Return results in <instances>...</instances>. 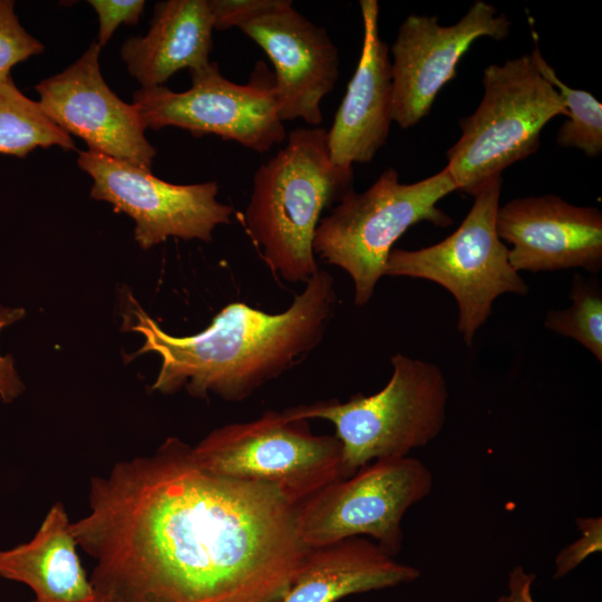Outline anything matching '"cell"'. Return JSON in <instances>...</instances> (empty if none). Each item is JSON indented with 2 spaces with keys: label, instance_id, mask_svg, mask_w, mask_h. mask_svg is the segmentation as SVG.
Masks as SVG:
<instances>
[{
  "label": "cell",
  "instance_id": "obj_9",
  "mask_svg": "<svg viewBox=\"0 0 602 602\" xmlns=\"http://www.w3.org/2000/svg\"><path fill=\"white\" fill-rule=\"evenodd\" d=\"M431 487L430 470L415 457L372 462L295 507L299 538L312 550L350 537L369 536L395 556L402 546L405 514Z\"/></svg>",
  "mask_w": 602,
  "mask_h": 602
},
{
  "label": "cell",
  "instance_id": "obj_8",
  "mask_svg": "<svg viewBox=\"0 0 602 602\" xmlns=\"http://www.w3.org/2000/svg\"><path fill=\"white\" fill-rule=\"evenodd\" d=\"M196 464L217 476L276 487L294 507L343 478L336 435H314L305 419L266 410L247 423L219 427L192 446Z\"/></svg>",
  "mask_w": 602,
  "mask_h": 602
},
{
  "label": "cell",
  "instance_id": "obj_4",
  "mask_svg": "<svg viewBox=\"0 0 602 602\" xmlns=\"http://www.w3.org/2000/svg\"><path fill=\"white\" fill-rule=\"evenodd\" d=\"M392 375L378 392L288 408L290 419H324L342 445L343 478L380 459L409 456L444 428L448 401L440 368L402 353L391 357Z\"/></svg>",
  "mask_w": 602,
  "mask_h": 602
},
{
  "label": "cell",
  "instance_id": "obj_20",
  "mask_svg": "<svg viewBox=\"0 0 602 602\" xmlns=\"http://www.w3.org/2000/svg\"><path fill=\"white\" fill-rule=\"evenodd\" d=\"M76 149L71 136L10 78L0 82V154L26 157L38 147Z\"/></svg>",
  "mask_w": 602,
  "mask_h": 602
},
{
  "label": "cell",
  "instance_id": "obj_13",
  "mask_svg": "<svg viewBox=\"0 0 602 602\" xmlns=\"http://www.w3.org/2000/svg\"><path fill=\"white\" fill-rule=\"evenodd\" d=\"M99 52L94 41L64 71L41 80L36 86L39 104L59 127L85 140L89 151L151 171L157 151L145 136L135 105L122 100L104 80Z\"/></svg>",
  "mask_w": 602,
  "mask_h": 602
},
{
  "label": "cell",
  "instance_id": "obj_16",
  "mask_svg": "<svg viewBox=\"0 0 602 602\" xmlns=\"http://www.w3.org/2000/svg\"><path fill=\"white\" fill-rule=\"evenodd\" d=\"M363 41L356 71L327 130L330 159L340 167L369 163L386 144L392 123L389 48L380 39L379 6L361 0Z\"/></svg>",
  "mask_w": 602,
  "mask_h": 602
},
{
  "label": "cell",
  "instance_id": "obj_10",
  "mask_svg": "<svg viewBox=\"0 0 602 602\" xmlns=\"http://www.w3.org/2000/svg\"><path fill=\"white\" fill-rule=\"evenodd\" d=\"M190 72L192 86L185 91L158 86L134 93L133 104L146 128L175 126L195 137L214 134L258 153L287 139L274 78L264 66L243 85L226 79L213 61Z\"/></svg>",
  "mask_w": 602,
  "mask_h": 602
},
{
  "label": "cell",
  "instance_id": "obj_25",
  "mask_svg": "<svg viewBox=\"0 0 602 602\" xmlns=\"http://www.w3.org/2000/svg\"><path fill=\"white\" fill-rule=\"evenodd\" d=\"M99 20L98 45L104 47L118 26L137 25L143 14L144 0H89Z\"/></svg>",
  "mask_w": 602,
  "mask_h": 602
},
{
  "label": "cell",
  "instance_id": "obj_5",
  "mask_svg": "<svg viewBox=\"0 0 602 602\" xmlns=\"http://www.w3.org/2000/svg\"><path fill=\"white\" fill-rule=\"evenodd\" d=\"M457 191L445 167L421 181L400 183L395 168H387L365 192L350 191L320 220L313 251L321 260L346 271L355 288V303L367 304L395 242L412 225L428 222L438 227L452 219L438 206L445 196Z\"/></svg>",
  "mask_w": 602,
  "mask_h": 602
},
{
  "label": "cell",
  "instance_id": "obj_3",
  "mask_svg": "<svg viewBox=\"0 0 602 602\" xmlns=\"http://www.w3.org/2000/svg\"><path fill=\"white\" fill-rule=\"evenodd\" d=\"M353 190V168L332 163L322 127L295 128L262 164L244 211L247 234L270 270L307 283L319 270L313 240L322 212Z\"/></svg>",
  "mask_w": 602,
  "mask_h": 602
},
{
  "label": "cell",
  "instance_id": "obj_19",
  "mask_svg": "<svg viewBox=\"0 0 602 602\" xmlns=\"http://www.w3.org/2000/svg\"><path fill=\"white\" fill-rule=\"evenodd\" d=\"M64 505L54 504L33 537L0 551V576L29 586L36 602H97Z\"/></svg>",
  "mask_w": 602,
  "mask_h": 602
},
{
  "label": "cell",
  "instance_id": "obj_11",
  "mask_svg": "<svg viewBox=\"0 0 602 602\" xmlns=\"http://www.w3.org/2000/svg\"><path fill=\"white\" fill-rule=\"evenodd\" d=\"M77 162L93 178L90 196L135 221L134 236L143 250L171 236L208 242L217 225L231 223L234 208L217 200L214 181L172 184L149 169L89 149L80 152Z\"/></svg>",
  "mask_w": 602,
  "mask_h": 602
},
{
  "label": "cell",
  "instance_id": "obj_15",
  "mask_svg": "<svg viewBox=\"0 0 602 602\" xmlns=\"http://www.w3.org/2000/svg\"><path fill=\"white\" fill-rule=\"evenodd\" d=\"M498 237L517 271L602 268V213L546 194L511 200L496 215Z\"/></svg>",
  "mask_w": 602,
  "mask_h": 602
},
{
  "label": "cell",
  "instance_id": "obj_2",
  "mask_svg": "<svg viewBox=\"0 0 602 602\" xmlns=\"http://www.w3.org/2000/svg\"><path fill=\"white\" fill-rule=\"evenodd\" d=\"M126 295L122 329L145 339L133 357L155 352L162 360L152 389L168 395L184 388L193 397L213 394L226 401L244 400L301 363L321 342L337 304L333 278L319 269L281 313L232 302L201 332L175 337Z\"/></svg>",
  "mask_w": 602,
  "mask_h": 602
},
{
  "label": "cell",
  "instance_id": "obj_28",
  "mask_svg": "<svg viewBox=\"0 0 602 602\" xmlns=\"http://www.w3.org/2000/svg\"><path fill=\"white\" fill-rule=\"evenodd\" d=\"M535 577L534 573L516 565L508 575V593L501 595L497 602H535L531 593Z\"/></svg>",
  "mask_w": 602,
  "mask_h": 602
},
{
  "label": "cell",
  "instance_id": "obj_14",
  "mask_svg": "<svg viewBox=\"0 0 602 602\" xmlns=\"http://www.w3.org/2000/svg\"><path fill=\"white\" fill-rule=\"evenodd\" d=\"M272 61L281 120L322 123L321 101L339 78V51L327 30L297 11L290 0L239 27Z\"/></svg>",
  "mask_w": 602,
  "mask_h": 602
},
{
  "label": "cell",
  "instance_id": "obj_27",
  "mask_svg": "<svg viewBox=\"0 0 602 602\" xmlns=\"http://www.w3.org/2000/svg\"><path fill=\"white\" fill-rule=\"evenodd\" d=\"M26 311L22 308H8L0 304V331L23 319ZM25 386L14 368L11 355H0V398L4 402H11L18 398Z\"/></svg>",
  "mask_w": 602,
  "mask_h": 602
},
{
  "label": "cell",
  "instance_id": "obj_17",
  "mask_svg": "<svg viewBox=\"0 0 602 602\" xmlns=\"http://www.w3.org/2000/svg\"><path fill=\"white\" fill-rule=\"evenodd\" d=\"M213 30L207 0L162 1L147 35L128 38L120 57L142 88L164 86L176 71L210 62Z\"/></svg>",
  "mask_w": 602,
  "mask_h": 602
},
{
  "label": "cell",
  "instance_id": "obj_12",
  "mask_svg": "<svg viewBox=\"0 0 602 602\" xmlns=\"http://www.w3.org/2000/svg\"><path fill=\"white\" fill-rule=\"evenodd\" d=\"M511 21L476 0L459 21L441 26L436 16L410 14L398 29L392 55V122L402 129L426 117L440 89L456 77L459 59L482 37L503 40Z\"/></svg>",
  "mask_w": 602,
  "mask_h": 602
},
{
  "label": "cell",
  "instance_id": "obj_24",
  "mask_svg": "<svg viewBox=\"0 0 602 602\" xmlns=\"http://www.w3.org/2000/svg\"><path fill=\"white\" fill-rule=\"evenodd\" d=\"M576 525L581 536L557 554L554 579L563 577L588 556L602 551V518L577 517Z\"/></svg>",
  "mask_w": 602,
  "mask_h": 602
},
{
  "label": "cell",
  "instance_id": "obj_21",
  "mask_svg": "<svg viewBox=\"0 0 602 602\" xmlns=\"http://www.w3.org/2000/svg\"><path fill=\"white\" fill-rule=\"evenodd\" d=\"M531 55L540 72L557 90L569 116L557 132V144L598 157L602 152V104L591 93L564 84L543 58L537 42Z\"/></svg>",
  "mask_w": 602,
  "mask_h": 602
},
{
  "label": "cell",
  "instance_id": "obj_26",
  "mask_svg": "<svg viewBox=\"0 0 602 602\" xmlns=\"http://www.w3.org/2000/svg\"><path fill=\"white\" fill-rule=\"evenodd\" d=\"M278 0H207L214 30H226L252 20L276 4Z\"/></svg>",
  "mask_w": 602,
  "mask_h": 602
},
{
  "label": "cell",
  "instance_id": "obj_7",
  "mask_svg": "<svg viewBox=\"0 0 602 602\" xmlns=\"http://www.w3.org/2000/svg\"><path fill=\"white\" fill-rule=\"evenodd\" d=\"M502 182L496 175L475 191L468 214L445 240L419 250L392 249L386 263L385 275L428 280L450 292L458 305L457 329L467 346L499 295L528 292L496 231Z\"/></svg>",
  "mask_w": 602,
  "mask_h": 602
},
{
  "label": "cell",
  "instance_id": "obj_18",
  "mask_svg": "<svg viewBox=\"0 0 602 602\" xmlns=\"http://www.w3.org/2000/svg\"><path fill=\"white\" fill-rule=\"evenodd\" d=\"M418 569L400 563L377 543L350 537L308 552L282 602H336L350 594L416 580Z\"/></svg>",
  "mask_w": 602,
  "mask_h": 602
},
{
  "label": "cell",
  "instance_id": "obj_23",
  "mask_svg": "<svg viewBox=\"0 0 602 602\" xmlns=\"http://www.w3.org/2000/svg\"><path fill=\"white\" fill-rule=\"evenodd\" d=\"M43 49V45L20 25L14 2L0 0V82L11 78L10 70L14 65Z\"/></svg>",
  "mask_w": 602,
  "mask_h": 602
},
{
  "label": "cell",
  "instance_id": "obj_6",
  "mask_svg": "<svg viewBox=\"0 0 602 602\" xmlns=\"http://www.w3.org/2000/svg\"><path fill=\"white\" fill-rule=\"evenodd\" d=\"M482 82L478 107L459 120L462 135L446 153L457 191L469 195L535 153L545 125L566 115L561 96L531 54L487 66Z\"/></svg>",
  "mask_w": 602,
  "mask_h": 602
},
{
  "label": "cell",
  "instance_id": "obj_1",
  "mask_svg": "<svg viewBox=\"0 0 602 602\" xmlns=\"http://www.w3.org/2000/svg\"><path fill=\"white\" fill-rule=\"evenodd\" d=\"M88 502L71 531L97 602H282L310 551L276 487L208 473L176 437L93 477Z\"/></svg>",
  "mask_w": 602,
  "mask_h": 602
},
{
  "label": "cell",
  "instance_id": "obj_29",
  "mask_svg": "<svg viewBox=\"0 0 602 602\" xmlns=\"http://www.w3.org/2000/svg\"><path fill=\"white\" fill-rule=\"evenodd\" d=\"M32 602H36V601H32Z\"/></svg>",
  "mask_w": 602,
  "mask_h": 602
},
{
  "label": "cell",
  "instance_id": "obj_22",
  "mask_svg": "<svg viewBox=\"0 0 602 602\" xmlns=\"http://www.w3.org/2000/svg\"><path fill=\"white\" fill-rule=\"evenodd\" d=\"M572 304L551 310L544 326L582 344L602 362V290L596 279L575 274L570 290Z\"/></svg>",
  "mask_w": 602,
  "mask_h": 602
}]
</instances>
